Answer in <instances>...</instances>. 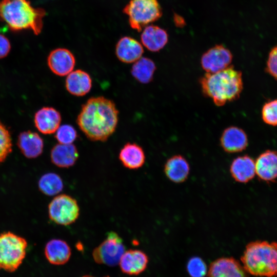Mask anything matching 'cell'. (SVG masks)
<instances>
[{"label": "cell", "mask_w": 277, "mask_h": 277, "mask_svg": "<svg viewBox=\"0 0 277 277\" xmlns=\"http://www.w3.org/2000/svg\"><path fill=\"white\" fill-rule=\"evenodd\" d=\"M77 134L75 128L71 125L60 126L55 132V137L60 144H71L76 139Z\"/></svg>", "instance_id": "27"}, {"label": "cell", "mask_w": 277, "mask_h": 277, "mask_svg": "<svg viewBox=\"0 0 277 277\" xmlns=\"http://www.w3.org/2000/svg\"><path fill=\"white\" fill-rule=\"evenodd\" d=\"M60 113L50 107H44L38 110L34 116V124L41 133L50 134L55 133L60 126Z\"/></svg>", "instance_id": "15"}, {"label": "cell", "mask_w": 277, "mask_h": 277, "mask_svg": "<svg viewBox=\"0 0 277 277\" xmlns=\"http://www.w3.org/2000/svg\"><path fill=\"white\" fill-rule=\"evenodd\" d=\"M123 240L115 232L107 233L105 239L92 251V257L95 263L110 267L118 264L125 251Z\"/></svg>", "instance_id": "7"}, {"label": "cell", "mask_w": 277, "mask_h": 277, "mask_svg": "<svg viewBox=\"0 0 277 277\" xmlns=\"http://www.w3.org/2000/svg\"><path fill=\"white\" fill-rule=\"evenodd\" d=\"M129 16L131 27L138 32L162 15V10L157 0H130L123 9Z\"/></svg>", "instance_id": "6"}, {"label": "cell", "mask_w": 277, "mask_h": 277, "mask_svg": "<svg viewBox=\"0 0 277 277\" xmlns=\"http://www.w3.org/2000/svg\"><path fill=\"white\" fill-rule=\"evenodd\" d=\"M82 277H95V276H93L92 275H83ZM104 277H110L108 275H106Z\"/></svg>", "instance_id": "33"}, {"label": "cell", "mask_w": 277, "mask_h": 277, "mask_svg": "<svg viewBox=\"0 0 277 277\" xmlns=\"http://www.w3.org/2000/svg\"><path fill=\"white\" fill-rule=\"evenodd\" d=\"M12 151V142L10 133L0 122V163L3 162Z\"/></svg>", "instance_id": "29"}, {"label": "cell", "mask_w": 277, "mask_h": 277, "mask_svg": "<svg viewBox=\"0 0 277 277\" xmlns=\"http://www.w3.org/2000/svg\"><path fill=\"white\" fill-rule=\"evenodd\" d=\"M164 172L170 181L175 183H181L187 179L190 172V166L184 156L175 155L166 162Z\"/></svg>", "instance_id": "19"}, {"label": "cell", "mask_w": 277, "mask_h": 277, "mask_svg": "<svg viewBox=\"0 0 277 277\" xmlns=\"http://www.w3.org/2000/svg\"><path fill=\"white\" fill-rule=\"evenodd\" d=\"M255 174L264 181L272 182L277 179V152L267 150L255 161Z\"/></svg>", "instance_id": "14"}, {"label": "cell", "mask_w": 277, "mask_h": 277, "mask_svg": "<svg viewBox=\"0 0 277 277\" xmlns=\"http://www.w3.org/2000/svg\"><path fill=\"white\" fill-rule=\"evenodd\" d=\"M38 187L41 192L49 196H53L61 192L64 184L58 174L49 172L43 175L38 182Z\"/></svg>", "instance_id": "26"}, {"label": "cell", "mask_w": 277, "mask_h": 277, "mask_svg": "<svg viewBox=\"0 0 277 277\" xmlns=\"http://www.w3.org/2000/svg\"><path fill=\"white\" fill-rule=\"evenodd\" d=\"M245 270L260 277L277 276V242L255 241L249 243L241 258Z\"/></svg>", "instance_id": "4"}, {"label": "cell", "mask_w": 277, "mask_h": 277, "mask_svg": "<svg viewBox=\"0 0 277 277\" xmlns=\"http://www.w3.org/2000/svg\"><path fill=\"white\" fill-rule=\"evenodd\" d=\"M156 66L151 59L142 57L133 65L131 73L133 77L142 84H148L153 79Z\"/></svg>", "instance_id": "25"}, {"label": "cell", "mask_w": 277, "mask_h": 277, "mask_svg": "<svg viewBox=\"0 0 277 277\" xmlns=\"http://www.w3.org/2000/svg\"><path fill=\"white\" fill-rule=\"evenodd\" d=\"M45 255L48 261L54 265H62L70 259L71 249L68 243L61 239H52L46 245Z\"/></svg>", "instance_id": "20"}, {"label": "cell", "mask_w": 277, "mask_h": 277, "mask_svg": "<svg viewBox=\"0 0 277 277\" xmlns=\"http://www.w3.org/2000/svg\"><path fill=\"white\" fill-rule=\"evenodd\" d=\"M220 141L223 150L229 153L241 152L248 145V139L246 132L236 126L226 128L221 135Z\"/></svg>", "instance_id": "13"}, {"label": "cell", "mask_w": 277, "mask_h": 277, "mask_svg": "<svg viewBox=\"0 0 277 277\" xmlns=\"http://www.w3.org/2000/svg\"><path fill=\"white\" fill-rule=\"evenodd\" d=\"M27 242L11 232L0 234V269L12 272L22 264L26 255Z\"/></svg>", "instance_id": "5"}, {"label": "cell", "mask_w": 277, "mask_h": 277, "mask_svg": "<svg viewBox=\"0 0 277 277\" xmlns=\"http://www.w3.org/2000/svg\"><path fill=\"white\" fill-rule=\"evenodd\" d=\"M263 121L271 126L277 125V99L266 103L262 109Z\"/></svg>", "instance_id": "30"}, {"label": "cell", "mask_w": 277, "mask_h": 277, "mask_svg": "<svg viewBox=\"0 0 277 277\" xmlns=\"http://www.w3.org/2000/svg\"><path fill=\"white\" fill-rule=\"evenodd\" d=\"M118 115L113 101L102 96L92 97L82 105L76 123L89 140L104 142L114 132Z\"/></svg>", "instance_id": "1"}, {"label": "cell", "mask_w": 277, "mask_h": 277, "mask_svg": "<svg viewBox=\"0 0 277 277\" xmlns=\"http://www.w3.org/2000/svg\"><path fill=\"white\" fill-rule=\"evenodd\" d=\"M143 52L142 45L137 41L129 36L121 38L115 47L117 57L125 63L135 62L142 57Z\"/></svg>", "instance_id": "16"}, {"label": "cell", "mask_w": 277, "mask_h": 277, "mask_svg": "<svg viewBox=\"0 0 277 277\" xmlns=\"http://www.w3.org/2000/svg\"><path fill=\"white\" fill-rule=\"evenodd\" d=\"M92 81L86 71L77 69L67 75L65 87L69 93L76 96H82L91 90Z\"/></svg>", "instance_id": "17"}, {"label": "cell", "mask_w": 277, "mask_h": 277, "mask_svg": "<svg viewBox=\"0 0 277 277\" xmlns=\"http://www.w3.org/2000/svg\"><path fill=\"white\" fill-rule=\"evenodd\" d=\"M50 219L55 223L68 226L74 223L80 215L77 201L72 196L60 194L51 201L48 206Z\"/></svg>", "instance_id": "8"}, {"label": "cell", "mask_w": 277, "mask_h": 277, "mask_svg": "<svg viewBox=\"0 0 277 277\" xmlns=\"http://www.w3.org/2000/svg\"><path fill=\"white\" fill-rule=\"evenodd\" d=\"M45 13L44 9L34 8L27 0L0 1V21L12 31L28 29L38 35L42 30Z\"/></svg>", "instance_id": "3"}, {"label": "cell", "mask_w": 277, "mask_h": 277, "mask_svg": "<svg viewBox=\"0 0 277 277\" xmlns=\"http://www.w3.org/2000/svg\"><path fill=\"white\" fill-rule=\"evenodd\" d=\"M266 71L277 80V46L270 50L266 64Z\"/></svg>", "instance_id": "31"}, {"label": "cell", "mask_w": 277, "mask_h": 277, "mask_svg": "<svg viewBox=\"0 0 277 277\" xmlns=\"http://www.w3.org/2000/svg\"><path fill=\"white\" fill-rule=\"evenodd\" d=\"M119 159L123 165L129 169H137L145 162V154L143 148L134 143H127L121 149Z\"/></svg>", "instance_id": "23"}, {"label": "cell", "mask_w": 277, "mask_h": 277, "mask_svg": "<svg viewBox=\"0 0 277 277\" xmlns=\"http://www.w3.org/2000/svg\"><path fill=\"white\" fill-rule=\"evenodd\" d=\"M17 145L26 157L35 158L42 154L44 142L42 138L37 133L27 131L19 134Z\"/></svg>", "instance_id": "22"}, {"label": "cell", "mask_w": 277, "mask_h": 277, "mask_svg": "<svg viewBox=\"0 0 277 277\" xmlns=\"http://www.w3.org/2000/svg\"><path fill=\"white\" fill-rule=\"evenodd\" d=\"M143 45L149 50L157 52L163 49L168 41L166 31L158 26L149 25L141 34Z\"/></svg>", "instance_id": "24"}, {"label": "cell", "mask_w": 277, "mask_h": 277, "mask_svg": "<svg viewBox=\"0 0 277 277\" xmlns=\"http://www.w3.org/2000/svg\"><path fill=\"white\" fill-rule=\"evenodd\" d=\"M208 275L209 277H248L243 265L231 257H222L213 261Z\"/></svg>", "instance_id": "10"}, {"label": "cell", "mask_w": 277, "mask_h": 277, "mask_svg": "<svg viewBox=\"0 0 277 277\" xmlns=\"http://www.w3.org/2000/svg\"><path fill=\"white\" fill-rule=\"evenodd\" d=\"M11 50V44L8 38L0 33V58L6 57Z\"/></svg>", "instance_id": "32"}, {"label": "cell", "mask_w": 277, "mask_h": 277, "mask_svg": "<svg viewBox=\"0 0 277 277\" xmlns=\"http://www.w3.org/2000/svg\"><path fill=\"white\" fill-rule=\"evenodd\" d=\"M232 58L229 50L222 45H216L202 55L201 67L206 73H215L230 66Z\"/></svg>", "instance_id": "9"}, {"label": "cell", "mask_w": 277, "mask_h": 277, "mask_svg": "<svg viewBox=\"0 0 277 277\" xmlns=\"http://www.w3.org/2000/svg\"><path fill=\"white\" fill-rule=\"evenodd\" d=\"M51 160L60 168H69L75 164L78 157L76 146L72 144H57L51 151Z\"/></svg>", "instance_id": "21"}, {"label": "cell", "mask_w": 277, "mask_h": 277, "mask_svg": "<svg viewBox=\"0 0 277 277\" xmlns=\"http://www.w3.org/2000/svg\"><path fill=\"white\" fill-rule=\"evenodd\" d=\"M199 82L203 94L217 106L238 99L243 88L242 72L233 66L215 73H206Z\"/></svg>", "instance_id": "2"}, {"label": "cell", "mask_w": 277, "mask_h": 277, "mask_svg": "<svg viewBox=\"0 0 277 277\" xmlns=\"http://www.w3.org/2000/svg\"><path fill=\"white\" fill-rule=\"evenodd\" d=\"M75 58L72 53L65 48L52 50L47 58V64L55 74L64 76L72 72L75 65Z\"/></svg>", "instance_id": "11"}, {"label": "cell", "mask_w": 277, "mask_h": 277, "mask_svg": "<svg viewBox=\"0 0 277 277\" xmlns=\"http://www.w3.org/2000/svg\"><path fill=\"white\" fill-rule=\"evenodd\" d=\"M230 172L235 181L246 183L255 175V161L247 155L237 157L231 164Z\"/></svg>", "instance_id": "18"}, {"label": "cell", "mask_w": 277, "mask_h": 277, "mask_svg": "<svg viewBox=\"0 0 277 277\" xmlns=\"http://www.w3.org/2000/svg\"><path fill=\"white\" fill-rule=\"evenodd\" d=\"M148 261L147 255L143 251L129 249L124 252L118 265L123 273L130 275H136L146 269Z\"/></svg>", "instance_id": "12"}, {"label": "cell", "mask_w": 277, "mask_h": 277, "mask_svg": "<svg viewBox=\"0 0 277 277\" xmlns=\"http://www.w3.org/2000/svg\"><path fill=\"white\" fill-rule=\"evenodd\" d=\"M186 268L189 275L191 277H204L207 271L205 262L198 256L190 258L187 262Z\"/></svg>", "instance_id": "28"}]
</instances>
